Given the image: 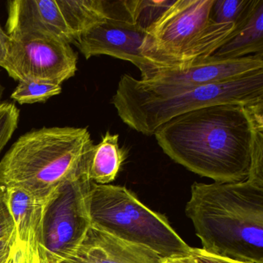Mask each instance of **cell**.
<instances>
[{"mask_svg":"<svg viewBox=\"0 0 263 263\" xmlns=\"http://www.w3.org/2000/svg\"><path fill=\"white\" fill-rule=\"evenodd\" d=\"M263 104H215L180 115L154 134L175 162L215 182H238L250 175Z\"/></svg>","mask_w":263,"mask_h":263,"instance_id":"obj_1","label":"cell"},{"mask_svg":"<svg viewBox=\"0 0 263 263\" xmlns=\"http://www.w3.org/2000/svg\"><path fill=\"white\" fill-rule=\"evenodd\" d=\"M185 214L204 252L263 263V182H195Z\"/></svg>","mask_w":263,"mask_h":263,"instance_id":"obj_2","label":"cell"},{"mask_svg":"<svg viewBox=\"0 0 263 263\" xmlns=\"http://www.w3.org/2000/svg\"><path fill=\"white\" fill-rule=\"evenodd\" d=\"M93 144L87 128L44 127L20 137L0 161V185L48 201L67 181L88 176Z\"/></svg>","mask_w":263,"mask_h":263,"instance_id":"obj_3","label":"cell"},{"mask_svg":"<svg viewBox=\"0 0 263 263\" xmlns=\"http://www.w3.org/2000/svg\"><path fill=\"white\" fill-rule=\"evenodd\" d=\"M111 104L124 124L151 136L173 118L203 107L263 104V70L229 82L178 90L154 88L141 79L124 74Z\"/></svg>","mask_w":263,"mask_h":263,"instance_id":"obj_4","label":"cell"},{"mask_svg":"<svg viewBox=\"0 0 263 263\" xmlns=\"http://www.w3.org/2000/svg\"><path fill=\"white\" fill-rule=\"evenodd\" d=\"M214 2L172 1L152 21L146 30L141 53L155 72L189 67L209 58L224 44L235 25L214 22Z\"/></svg>","mask_w":263,"mask_h":263,"instance_id":"obj_5","label":"cell"},{"mask_svg":"<svg viewBox=\"0 0 263 263\" xmlns=\"http://www.w3.org/2000/svg\"><path fill=\"white\" fill-rule=\"evenodd\" d=\"M88 204L92 226L114 236L145 246L164 259L192 255L194 248L167 218L149 209L124 186L92 182Z\"/></svg>","mask_w":263,"mask_h":263,"instance_id":"obj_6","label":"cell"},{"mask_svg":"<svg viewBox=\"0 0 263 263\" xmlns=\"http://www.w3.org/2000/svg\"><path fill=\"white\" fill-rule=\"evenodd\" d=\"M141 9L142 0L106 1L105 21L75 44L87 60L105 55L132 63L141 71V80L147 81L155 70L141 53L147 30Z\"/></svg>","mask_w":263,"mask_h":263,"instance_id":"obj_7","label":"cell"},{"mask_svg":"<svg viewBox=\"0 0 263 263\" xmlns=\"http://www.w3.org/2000/svg\"><path fill=\"white\" fill-rule=\"evenodd\" d=\"M92 181L85 176L58 187L46 205L44 243L46 263H61L76 253L91 226L89 193Z\"/></svg>","mask_w":263,"mask_h":263,"instance_id":"obj_8","label":"cell"},{"mask_svg":"<svg viewBox=\"0 0 263 263\" xmlns=\"http://www.w3.org/2000/svg\"><path fill=\"white\" fill-rule=\"evenodd\" d=\"M78 61V53L70 44L46 36H24L11 38L1 67L19 82L33 81L61 85L74 76Z\"/></svg>","mask_w":263,"mask_h":263,"instance_id":"obj_9","label":"cell"},{"mask_svg":"<svg viewBox=\"0 0 263 263\" xmlns=\"http://www.w3.org/2000/svg\"><path fill=\"white\" fill-rule=\"evenodd\" d=\"M263 70V54L233 60L208 58L180 70H157L143 81L154 88L178 90L229 82Z\"/></svg>","mask_w":263,"mask_h":263,"instance_id":"obj_10","label":"cell"},{"mask_svg":"<svg viewBox=\"0 0 263 263\" xmlns=\"http://www.w3.org/2000/svg\"><path fill=\"white\" fill-rule=\"evenodd\" d=\"M6 27L11 38L46 36L67 44L75 43L56 0L9 1Z\"/></svg>","mask_w":263,"mask_h":263,"instance_id":"obj_11","label":"cell"},{"mask_svg":"<svg viewBox=\"0 0 263 263\" xmlns=\"http://www.w3.org/2000/svg\"><path fill=\"white\" fill-rule=\"evenodd\" d=\"M77 263H164L152 249L114 236L90 226L75 255Z\"/></svg>","mask_w":263,"mask_h":263,"instance_id":"obj_12","label":"cell"},{"mask_svg":"<svg viewBox=\"0 0 263 263\" xmlns=\"http://www.w3.org/2000/svg\"><path fill=\"white\" fill-rule=\"evenodd\" d=\"M9 209L16 226V238L28 245L46 263L44 218L47 201L17 187H5Z\"/></svg>","mask_w":263,"mask_h":263,"instance_id":"obj_13","label":"cell"},{"mask_svg":"<svg viewBox=\"0 0 263 263\" xmlns=\"http://www.w3.org/2000/svg\"><path fill=\"white\" fill-rule=\"evenodd\" d=\"M263 54V0H249L224 44L209 58L233 60Z\"/></svg>","mask_w":263,"mask_h":263,"instance_id":"obj_14","label":"cell"},{"mask_svg":"<svg viewBox=\"0 0 263 263\" xmlns=\"http://www.w3.org/2000/svg\"><path fill=\"white\" fill-rule=\"evenodd\" d=\"M127 154L119 146V136L106 132L101 142L93 147L88 176L92 182L109 184L116 179Z\"/></svg>","mask_w":263,"mask_h":263,"instance_id":"obj_15","label":"cell"},{"mask_svg":"<svg viewBox=\"0 0 263 263\" xmlns=\"http://www.w3.org/2000/svg\"><path fill=\"white\" fill-rule=\"evenodd\" d=\"M56 2L75 42L105 21L106 0H56Z\"/></svg>","mask_w":263,"mask_h":263,"instance_id":"obj_16","label":"cell"},{"mask_svg":"<svg viewBox=\"0 0 263 263\" xmlns=\"http://www.w3.org/2000/svg\"><path fill=\"white\" fill-rule=\"evenodd\" d=\"M61 91L62 87L58 84L24 81L19 82L10 98L22 105L32 104L46 102L52 97L59 95Z\"/></svg>","mask_w":263,"mask_h":263,"instance_id":"obj_17","label":"cell"},{"mask_svg":"<svg viewBox=\"0 0 263 263\" xmlns=\"http://www.w3.org/2000/svg\"><path fill=\"white\" fill-rule=\"evenodd\" d=\"M249 0H215L212 19L216 24H233L241 18Z\"/></svg>","mask_w":263,"mask_h":263,"instance_id":"obj_18","label":"cell"},{"mask_svg":"<svg viewBox=\"0 0 263 263\" xmlns=\"http://www.w3.org/2000/svg\"><path fill=\"white\" fill-rule=\"evenodd\" d=\"M19 121L20 110L14 104H0V153L16 132Z\"/></svg>","mask_w":263,"mask_h":263,"instance_id":"obj_19","label":"cell"},{"mask_svg":"<svg viewBox=\"0 0 263 263\" xmlns=\"http://www.w3.org/2000/svg\"><path fill=\"white\" fill-rule=\"evenodd\" d=\"M16 236V226L9 209L6 189L0 185V240Z\"/></svg>","mask_w":263,"mask_h":263,"instance_id":"obj_20","label":"cell"},{"mask_svg":"<svg viewBox=\"0 0 263 263\" xmlns=\"http://www.w3.org/2000/svg\"><path fill=\"white\" fill-rule=\"evenodd\" d=\"M8 263H44L41 257L25 243L16 238L12 247Z\"/></svg>","mask_w":263,"mask_h":263,"instance_id":"obj_21","label":"cell"},{"mask_svg":"<svg viewBox=\"0 0 263 263\" xmlns=\"http://www.w3.org/2000/svg\"><path fill=\"white\" fill-rule=\"evenodd\" d=\"M192 256L195 259V263H246L211 255L204 252L202 249L198 248H194Z\"/></svg>","mask_w":263,"mask_h":263,"instance_id":"obj_22","label":"cell"},{"mask_svg":"<svg viewBox=\"0 0 263 263\" xmlns=\"http://www.w3.org/2000/svg\"><path fill=\"white\" fill-rule=\"evenodd\" d=\"M10 42H11V38L7 34V32L4 31V29L0 25V67H2L7 58Z\"/></svg>","mask_w":263,"mask_h":263,"instance_id":"obj_23","label":"cell"},{"mask_svg":"<svg viewBox=\"0 0 263 263\" xmlns=\"http://www.w3.org/2000/svg\"><path fill=\"white\" fill-rule=\"evenodd\" d=\"M16 238V236H15L7 239L0 240V263H2L8 258Z\"/></svg>","mask_w":263,"mask_h":263,"instance_id":"obj_24","label":"cell"},{"mask_svg":"<svg viewBox=\"0 0 263 263\" xmlns=\"http://www.w3.org/2000/svg\"><path fill=\"white\" fill-rule=\"evenodd\" d=\"M164 263H195L193 256L183 257V258H170L165 259Z\"/></svg>","mask_w":263,"mask_h":263,"instance_id":"obj_25","label":"cell"},{"mask_svg":"<svg viewBox=\"0 0 263 263\" xmlns=\"http://www.w3.org/2000/svg\"><path fill=\"white\" fill-rule=\"evenodd\" d=\"M4 87L2 85V84H1V81H0V104L2 103V98L3 95H4Z\"/></svg>","mask_w":263,"mask_h":263,"instance_id":"obj_26","label":"cell"},{"mask_svg":"<svg viewBox=\"0 0 263 263\" xmlns=\"http://www.w3.org/2000/svg\"><path fill=\"white\" fill-rule=\"evenodd\" d=\"M61 263H77L75 261H72V260H67V261H63Z\"/></svg>","mask_w":263,"mask_h":263,"instance_id":"obj_27","label":"cell"},{"mask_svg":"<svg viewBox=\"0 0 263 263\" xmlns=\"http://www.w3.org/2000/svg\"><path fill=\"white\" fill-rule=\"evenodd\" d=\"M2 263H4V261H3V262H2Z\"/></svg>","mask_w":263,"mask_h":263,"instance_id":"obj_28","label":"cell"}]
</instances>
